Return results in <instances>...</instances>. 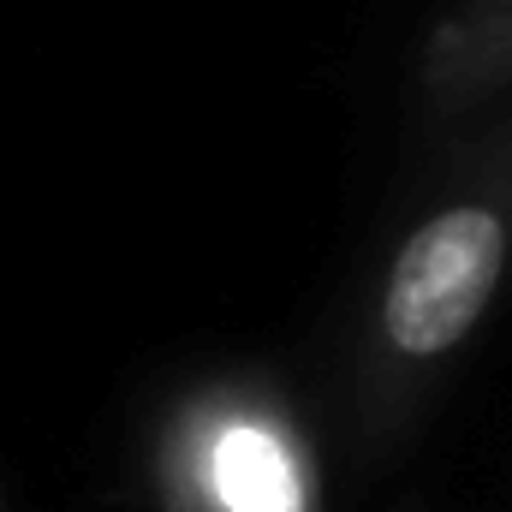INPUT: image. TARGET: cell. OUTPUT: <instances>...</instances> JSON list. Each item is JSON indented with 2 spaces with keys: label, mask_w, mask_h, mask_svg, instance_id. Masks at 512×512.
<instances>
[{
  "label": "cell",
  "mask_w": 512,
  "mask_h": 512,
  "mask_svg": "<svg viewBox=\"0 0 512 512\" xmlns=\"http://www.w3.org/2000/svg\"><path fill=\"white\" fill-rule=\"evenodd\" d=\"M143 471L155 512H328L316 429L262 370L173 387L149 423Z\"/></svg>",
  "instance_id": "2"
},
{
  "label": "cell",
  "mask_w": 512,
  "mask_h": 512,
  "mask_svg": "<svg viewBox=\"0 0 512 512\" xmlns=\"http://www.w3.org/2000/svg\"><path fill=\"white\" fill-rule=\"evenodd\" d=\"M512 268V120L477 131L405 215L358 292L346 334V429L387 459L423 423L489 322Z\"/></svg>",
  "instance_id": "1"
},
{
  "label": "cell",
  "mask_w": 512,
  "mask_h": 512,
  "mask_svg": "<svg viewBox=\"0 0 512 512\" xmlns=\"http://www.w3.org/2000/svg\"><path fill=\"white\" fill-rule=\"evenodd\" d=\"M417 90L435 120H465L512 90V0H453L423 36Z\"/></svg>",
  "instance_id": "3"
},
{
  "label": "cell",
  "mask_w": 512,
  "mask_h": 512,
  "mask_svg": "<svg viewBox=\"0 0 512 512\" xmlns=\"http://www.w3.org/2000/svg\"><path fill=\"white\" fill-rule=\"evenodd\" d=\"M0 512H6V489H0Z\"/></svg>",
  "instance_id": "4"
}]
</instances>
